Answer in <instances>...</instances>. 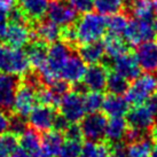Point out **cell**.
<instances>
[{"label": "cell", "mask_w": 157, "mask_h": 157, "mask_svg": "<svg viewBox=\"0 0 157 157\" xmlns=\"http://www.w3.org/2000/svg\"><path fill=\"white\" fill-rule=\"evenodd\" d=\"M76 44L85 45L99 41L107 33V17L99 13H86L72 23Z\"/></svg>", "instance_id": "cell-1"}, {"label": "cell", "mask_w": 157, "mask_h": 157, "mask_svg": "<svg viewBox=\"0 0 157 157\" xmlns=\"http://www.w3.org/2000/svg\"><path fill=\"white\" fill-rule=\"evenodd\" d=\"M71 54V49L64 41H56L48 46L47 60L45 66L38 71L41 83L45 85H51L60 78V74L63 66Z\"/></svg>", "instance_id": "cell-2"}, {"label": "cell", "mask_w": 157, "mask_h": 157, "mask_svg": "<svg viewBox=\"0 0 157 157\" xmlns=\"http://www.w3.org/2000/svg\"><path fill=\"white\" fill-rule=\"evenodd\" d=\"M40 83H41L40 78H37L36 76H29L24 79V82L20 83L12 108L16 116L23 118L28 117L32 109L37 105L38 103L37 92L40 87Z\"/></svg>", "instance_id": "cell-3"}, {"label": "cell", "mask_w": 157, "mask_h": 157, "mask_svg": "<svg viewBox=\"0 0 157 157\" xmlns=\"http://www.w3.org/2000/svg\"><path fill=\"white\" fill-rule=\"evenodd\" d=\"M30 68L25 51L7 44L0 45V72L18 77L25 76Z\"/></svg>", "instance_id": "cell-4"}, {"label": "cell", "mask_w": 157, "mask_h": 157, "mask_svg": "<svg viewBox=\"0 0 157 157\" xmlns=\"http://www.w3.org/2000/svg\"><path fill=\"white\" fill-rule=\"evenodd\" d=\"M157 90V78L150 72L140 75L128 86L125 98L133 105H144Z\"/></svg>", "instance_id": "cell-5"}, {"label": "cell", "mask_w": 157, "mask_h": 157, "mask_svg": "<svg viewBox=\"0 0 157 157\" xmlns=\"http://www.w3.org/2000/svg\"><path fill=\"white\" fill-rule=\"evenodd\" d=\"M59 107H60V115L71 124L82 121L87 113L84 105L83 94L78 91L68 92L60 100Z\"/></svg>", "instance_id": "cell-6"}, {"label": "cell", "mask_w": 157, "mask_h": 157, "mask_svg": "<svg viewBox=\"0 0 157 157\" xmlns=\"http://www.w3.org/2000/svg\"><path fill=\"white\" fill-rule=\"evenodd\" d=\"M155 36L156 33H155L151 21L134 18V20H130L123 37L128 45L138 46L142 43L153 40Z\"/></svg>", "instance_id": "cell-7"}, {"label": "cell", "mask_w": 157, "mask_h": 157, "mask_svg": "<svg viewBox=\"0 0 157 157\" xmlns=\"http://www.w3.org/2000/svg\"><path fill=\"white\" fill-rule=\"evenodd\" d=\"M78 12L67 0H51L47 9V17L59 26H68L77 20Z\"/></svg>", "instance_id": "cell-8"}, {"label": "cell", "mask_w": 157, "mask_h": 157, "mask_svg": "<svg viewBox=\"0 0 157 157\" xmlns=\"http://www.w3.org/2000/svg\"><path fill=\"white\" fill-rule=\"evenodd\" d=\"M107 118L105 113H90L85 115L80 123V130L83 138L87 141H101L105 135Z\"/></svg>", "instance_id": "cell-9"}, {"label": "cell", "mask_w": 157, "mask_h": 157, "mask_svg": "<svg viewBox=\"0 0 157 157\" xmlns=\"http://www.w3.org/2000/svg\"><path fill=\"white\" fill-rule=\"evenodd\" d=\"M30 24L20 21H10L9 20L7 30L5 33L2 41L12 47L22 48L30 43L32 37V31L30 30Z\"/></svg>", "instance_id": "cell-10"}, {"label": "cell", "mask_w": 157, "mask_h": 157, "mask_svg": "<svg viewBox=\"0 0 157 157\" xmlns=\"http://www.w3.org/2000/svg\"><path fill=\"white\" fill-rule=\"evenodd\" d=\"M56 116L57 113H55L54 107L39 105H36L28 117H29V123L32 128H35L38 132L45 133L54 128V123H55Z\"/></svg>", "instance_id": "cell-11"}, {"label": "cell", "mask_w": 157, "mask_h": 157, "mask_svg": "<svg viewBox=\"0 0 157 157\" xmlns=\"http://www.w3.org/2000/svg\"><path fill=\"white\" fill-rule=\"evenodd\" d=\"M113 71L125 77L127 80H134L141 74V68L136 56L131 52H126L119 56L111 59Z\"/></svg>", "instance_id": "cell-12"}, {"label": "cell", "mask_w": 157, "mask_h": 157, "mask_svg": "<svg viewBox=\"0 0 157 157\" xmlns=\"http://www.w3.org/2000/svg\"><path fill=\"white\" fill-rule=\"evenodd\" d=\"M108 74V68L105 64H91L88 68H86V71L82 79V84L87 91L102 92L107 85Z\"/></svg>", "instance_id": "cell-13"}, {"label": "cell", "mask_w": 157, "mask_h": 157, "mask_svg": "<svg viewBox=\"0 0 157 157\" xmlns=\"http://www.w3.org/2000/svg\"><path fill=\"white\" fill-rule=\"evenodd\" d=\"M126 122L128 127L142 132H148L155 123V117L147 105H134L126 113Z\"/></svg>", "instance_id": "cell-14"}, {"label": "cell", "mask_w": 157, "mask_h": 157, "mask_svg": "<svg viewBox=\"0 0 157 157\" xmlns=\"http://www.w3.org/2000/svg\"><path fill=\"white\" fill-rule=\"evenodd\" d=\"M135 56L139 62L141 69L146 72H156L157 71V43L149 40L138 45L135 49Z\"/></svg>", "instance_id": "cell-15"}, {"label": "cell", "mask_w": 157, "mask_h": 157, "mask_svg": "<svg viewBox=\"0 0 157 157\" xmlns=\"http://www.w3.org/2000/svg\"><path fill=\"white\" fill-rule=\"evenodd\" d=\"M20 85L16 76L0 72V108L4 110H12L15 94Z\"/></svg>", "instance_id": "cell-16"}, {"label": "cell", "mask_w": 157, "mask_h": 157, "mask_svg": "<svg viewBox=\"0 0 157 157\" xmlns=\"http://www.w3.org/2000/svg\"><path fill=\"white\" fill-rule=\"evenodd\" d=\"M86 71V63L78 54L71 53L63 66L60 74V78L69 84H79Z\"/></svg>", "instance_id": "cell-17"}, {"label": "cell", "mask_w": 157, "mask_h": 157, "mask_svg": "<svg viewBox=\"0 0 157 157\" xmlns=\"http://www.w3.org/2000/svg\"><path fill=\"white\" fill-rule=\"evenodd\" d=\"M48 0H18L17 7L32 26L47 14Z\"/></svg>", "instance_id": "cell-18"}, {"label": "cell", "mask_w": 157, "mask_h": 157, "mask_svg": "<svg viewBox=\"0 0 157 157\" xmlns=\"http://www.w3.org/2000/svg\"><path fill=\"white\" fill-rule=\"evenodd\" d=\"M32 36H35L36 39L41 40L46 44H53L61 40L62 26H59L49 20H40L33 25Z\"/></svg>", "instance_id": "cell-19"}, {"label": "cell", "mask_w": 157, "mask_h": 157, "mask_svg": "<svg viewBox=\"0 0 157 157\" xmlns=\"http://www.w3.org/2000/svg\"><path fill=\"white\" fill-rule=\"evenodd\" d=\"M64 141L66 139L62 132L56 130L45 132L41 135V150L47 157L60 156Z\"/></svg>", "instance_id": "cell-20"}, {"label": "cell", "mask_w": 157, "mask_h": 157, "mask_svg": "<svg viewBox=\"0 0 157 157\" xmlns=\"http://www.w3.org/2000/svg\"><path fill=\"white\" fill-rule=\"evenodd\" d=\"M26 56L30 63V67L39 71L46 63L48 53V44L41 40L35 39L32 43L28 44L26 47Z\"/></svg>", "instance_id": "cell-21"}, {"label": "cell", "mask_w": 157, "mask_h": 157, "mask_svg": "<svg viewBox=\"0 0 157 157\" xmlns=\"http://www.w3.org/2000/svg\"><path fill=\"white\" fill-rule=\"evenodd\" d=\"M128 101L123 95L109 94L105 96L102 105V110L105 116L110 118L124 117L128 111Z\"/></svg>", "instance_id": "cell-22"}, {"label": "cell", "mask_w": 157, "mask_h": 157, "mask_svg": "<svg viewBox=\"0 0 157 157\" xmlns=\"http://www.w3.org/2000/svg\"><path fill=\"white\" fill-rule=\"evenodd\" d=\"M78 55L86 64H98L105 59V45L100 40L82 45L78 49Z\"/></svg>", "instance_id": "cell-23"}, {"label": "cell", "mask_w": 157, "mask_h": 157, "mask_svg": "<svg viewBox=\"0 0 157 157\" xmlns=\"http://www.w3.org/2000/svg\"><path fill=\"white\" fill-rule=\"evenodd\" d=\"M127 128H128V125H127L126 119H124L123 117L110 118L107 122L105 138L109 144L121 142L125 138Z\"/></svg>", "instance_id": "cell-24"}, {"label": "cell", "mask_w": 157, "mask_h": 157, "mask_svg": "<svg viewBox=\"0 0 157 157\" xmlns=\"http://www.w3.org/2000/svg\"><path fill=\"white\" fill-rule=\"evenodd\" d=\"M103 45H105V55L109 59H115L124 53L128 52V44L122 36H113L105 33V39Z\"/></svg>", "instance_id": "cell-25"}, {"label": "cell", "mask_w": 157, "mask_h": 157, "mask_svg": "<svg viewBox=\"0 0 157 157\" xmlns=\"http://www.w3.org/2000/svg\"><path fill=\"white\" fill-rule=\"evenodd\" d=\"M18 144L20 147L28 153H38L41 149V136L39 135V132L36 131L35 128L26 127L25 131L18 136Z\"/></svg>", "instance_id": "cell-26"}, {"label": "cell", "mask_w": 157, "mask_h": 157, "mask_svg": "<svg viewBox=\"0 0 157 157\" xmlns=\"http://www.w3.org/2000/svg\"><path fill=\"white\" fill-rule=\"evenodd\" d=\"M130 10L134 18L144 21H151L155 14L151 0H131Z\"/></svg>", "instance_id": "cell-27"}, {"label": "cell", "mask_w": 157, "mask_h": 157, "mask_svg": "<svg viewBox=\"0 0 157 157\" xmlns=\"http://www.w3.org/2000/svg\"><path fill=\"white\" fill-rule=\"evenodd\" d=\"M153 148V139L146 135L126 146L127 157H149Z\"/></svg>", "instance_id": "cell-28"}, {"label": "cell", "mask_w": 157, "mask_h": 157, "mask_svg": "<svg viewBox=\"0 0 157 157\" xmlns=\"http://www.w3.org/2000/svg\"><path fill=\"white\" fill-rule=\"evenodd\" d=\"M110 155V144L101 141H86L82 146L79 157H108Z\"/></svg>", "instance_id": "cell-29"}, {"label": "cell", "mask_w": 157, "mask_h": 157, "mask_svg": "<svg viewBox=\"0 0 157 157\" xmlns=\"http://www.w3.org/2000/svg\"><path fill=\"white\" fill-rule=\"evenodd\" d=\"M128 86H130L128 80L125 77H123V76H121V75L115 72V71H111V72L108 74L105 88L108 90L110 94L124 95L126 93Z\"/></svg>", "instance_id": "cell-30"}, {"label": "cell", "mask_w": 157, "mask_h": 157, "mask_svg": "<svg viewBox=\"0 0 157 157\" xmlns=\"http://www.w3.org/2000/svg\"><path fill=\"white\" fill-rule=\"evenodd\" d=\"M130 20L124 14H113L107 17V33L113 36H122L126 30Z\"/></svg>", "instance_id": "cell-31"}, {"label": "cell", "mask_w": 157, "mask_h": 157, "mask_svg": "<svg viewBox=\"0 0 157 157\" xmlns=\"http://www.w3.org/2000/svg\"><path fill=\"white\" fill-rule=\"evenodd\" d=\"M124 7V0H94V8L101 15H113L119 13Z\"/></svg>", "instance_id": "cell-32"}, {"label": "cell", "mask_w": 157, "mask_h": 157, "mask_svg": "<svg viewBox=\"0 0 157 157\" xmlns=\"http://www.w3.org/2000/svg\"><path fill=\"white\" fill-rule=\"evenodd\" d=\"M83 99L85 109L87 113H98L100 109H102V105L105 100L102 92L87 91V93L83 95Z\"/></svg>", "instance_id": "cell-33"}, {"label": "cell", "mask_w": 157, "mask_h": 157, "mask_svg": "<svg viewBox=\"0 0 157 157\" xmlns=\"http://www.w3.org/2000/svg\"><path fill=\"white\" fill-rule=\"evenodd\" d=\"M82 141L76 140H66L62 147L60 157H79L82 150Z\"/></svg>", "instance_id": "cell-34"}, {"label": "cell", "mask_w": 157, "mask_h": 157, "mask_svg": "<svg viewBox=\"0 0 157 157\" xmlns=\"http://www.w3.org/2000/svg\"><path fill=\"white\" fill-rule=\"evenodd\" d=\"M26 122L24 121L23 117H20V116H14V117L10 118V122H9V132L14 133L15 135H20L22 134L23 132L26 130Z\"/></svg>", "instance_id": "cell-35"}, {"label": "cell", "mask_w": 157, "mask_h": 157, "mask_svg": "<svg viewBox=\"0 0 157 157\" xmlns=\"http://www.w3.org/2000/svg\"><path fill=\"white\" fill-rule=\"evenodd\" d=\"M63 135H64V139L66 140L82 141V139H83V133H82L80 126L77 123H72V124L70 123L69 126L67 127V130L63 132Z\"/></svg>", "instance_id": "cell-36"}, {"label": "cell", "mask_w": 157, "mask_h": 157, "mask_svg": "<svg viewBox=\"0 0 157 157\" xmlns=\"http://www.w3.org/2000/svg\"><path fill=\"white\" fill-rule=\"evenodd\" d=\"M70 4L78 13H90L94 8V0H70Z\"/></svg>", "instance_id": "cell-37"}, {"label": "cell", "mask_w": 157, "mask_h": 157, "mask_svg": "<svg viewBox=\"0 0 157 157\" xmlns=\"http://www.w3.org/2000/svg\"><path fill=\"white\" fill-rule=\"evenodd\" d=\"M9 23V15L8 10L0 9V39L2 40L7 30V26Z\"/></svg>", "instance_id": "cell-38"}, {"label": "cell", "mask_w": 157, "mask_h": 157, "mask_svg": "<svg viewBox=\"0 0 157 157\" xmlns=\"http://www.w3.org/2000/svg\"><path fill=\"white\" fill-rule=\"evenodd\" d=\"M9 122L10 117L8 116L7 111L0 108V135L6 133V131L9 128Z\"/></svg>", "instance_id": "cell-39"}, {"label": "cell", "mask_w": 157, "mask_h": 157, "mask_svg": "<svg viewBox=\"0 0 157 157\" xmlns=\"http://www.w3.org/2000/svg\"><path fill=\"white\" fill-rule=\"evenodd\" d=\"M147 107L149 110L153 113L154 117L157 118V94H153V95L147 100Z\"/></svg>", "instance_id": "cell-40"}, {"label": "cell", "mask_w": 157, "mask_h": 157, "mask_svg": "<svg viewBox=\"0 0 157 157\" xmlns=\"http://www.w3.org/2000/svg\"><path fill=\"white\" fill-rule=\"evenodd\" d=\"M16 5V0H0V9L9 10Z\"/></svg>", "instance_id": "cell-41"}, {"label": "cell", "mask_w": 157, "mask_h": 157, "mask_svg": "<svg viewBox=\"0 0 157 157\" xmlns=\"http://www.w3.org/2000/svg\"><path fill=\"white\" fill-rule=\"evenodd\" d=\"M150 138H151L155 142H157V122L154 123L153 126L150 127Z\"/></svg>", "instance_id": "cell-42"}, {"label": "cell", "mask_w": 157, "mask_h": 157, "mask_svg": "<svg viewBox=\"0 0 157 157\" xmlns=\"http://www.w3.org/2000/svg\"><path fill=\"white\" fill-rule=\"evenodd\" d=\"M149 157H157V142L153 146L151 151H150V156Z\"/></svg>", "instance_id": "cell-43"}, {"label": "cell", "mask_w": 157, "mask_h": 157, "mask_svg": "<svg viewBox=\"0 0 157 157\" xmlns=\"http://www.w3.org/2000/svg\"><path fill=\"white\" fill-rule=\"evenodd\" d=\"M153 25H154V30H155V33L157 35V18L155 20V21H154Z\"/></svg>", "instance_id": "cell-44"}, {"label": "cell", "mask_w": 157, "mask_h": 157, "mask_svg": "<svg viewBox=\"0 0 157 157\" xmlns=\"http://www.w3.org/2000/svg\"><path fill=\"white\" fill-rule=\"evenodd\" d=\"M153 4H154V10H155V13L157 14V0H154Z\"/></svg>", "instance_id": "cell-45"}, {"label": "cell", "mask_w": 157, "mask_h": 157, "mask_svg": "<svg viewBox=\"0 0 157 157\" xmlns=\"http://www.w3.org/2000/svg\"><path fill=\"white\" fill-rule=\"evenodd\" d=\"M108 157H115V156H113V155H109V156H108Z\"/></svg>", "instance_id": "cell-46"}]
</instances>
